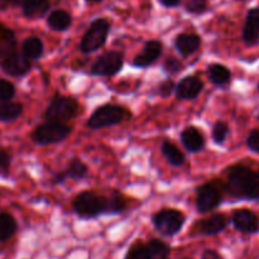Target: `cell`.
Masks as SVG:
<instances>
[{"label":"cell","instance_id":"cell-26","mask_svg":"<svg viewBox=\"0 0 259 259\" xmlns=\"http://www.w3.org/2000/svg\"><path fill=\"white\" fill-rule=\"evenodd\" d=\"M23 114V105L13 101H0V121H13Z\"/></svg>","mask_w":259,"mask_h":259},{"label":"cell","instance_id":"cell-15","mask_svg":"<svg viewBox=\"0 0 259 259\" xmlns=\"http://www.w3.org/2000/svg\"><path fill=\"white\" fill-rule=\"evenodd\" d=\"M242 38L247 46H254L259 42V7L248 10Z\"/></svg>","mask_w":259,"mask_h":259},{"label":"cell","instance_id":"cell-42","mask_svg":"<svg viewBox=\"0 0 259 259\" xmlns=\"http://www.w3.org/2000/svg\"><path fill=\"white\" fill-rule=\"evenodd\" d=\"M9 0H0V10L3 9H7L9 7Z\"/></svg>","mask_w":259,"mask_h":259},{"label":"cell","instance_id":"cell-24","mask_svg":"<svg viewBox=\"0 0 259 259\" xmlns=\"http://www.w3.org/2000/svg\"><path fill=\"white\" fill-rule=\"evenodd\" d=\"M17 220L8 212H0V242H7L17 233Z\"/></svg>","mask_w":259,"mask_h":259},{"label":"cell","instance_id":"cell-8","mask_svg":"<svg viewBox=\"0 0 259 259\" xmlns=\"http://www.w3.org/2000/svg\"><path fill=\"white\" fill-rule=\"evenodd\" d=\"M124 65L123 55L118 51H110L99 56L90 67L91 76H113L120 72Z\"/></svg>","mask_w":259,"mask_h":259},{"label":"cell","instance_id":"cell-44","mask_svg":"<svg viewBox=\"0 0 259 259\" xmlns=\"http://www.w3.org/2000/svg\"><path fill=\"white\" fill-rule=\"evenodd\" d=\"M184 259H191V258H184Z\"/></svg>","mask_w":259,"mask_h":259},{"label":"cell","instance_id":"cell-34","mask_svg":"<svg viewBox=\"0 0 259 259\" xmlns=\"http://www.w3.org/2000/svg\"><path fill=\"white\" fill-rule=\"evenodd\" d=\"M185 9L192 14H201L206 10V0H187Z\"/></svg>","mask_w":259,"mask_h":259},{"label":"cell","instance_id":"cell-31","mask_svg":"<svg viewBox=\"0 0 259 259\" xmlns=\"http://www.w3.org/2000/svg\"><path fill=\"white\" fill-rule=\"evenodd\" d=\"M15 96V86L5 78H0V101H12Z\"/></svg>","mask_w":259,"mask_h":259},{"label":"cell","instance_id":"cell-41","mask_svg":"<svg viewBox=\"0 0 259 259\" xmlns=\"http://www.w3.org/2000/svg\"><path fill=\"white\" fill-rule=\"evenodd\" d=\"M27 2V0H9V4L13 5V7H23V4Z\"/></svg>","mask_w":259,"mask_h":259},{"label":"cell","instance_id":"cell-13","mask_svg":"<svg viewBox=\"0 0 259 259\" xmlns=\"http://www.w3.org/2000/svg\"><path fill=\"white\" fill-rule=\"evenodd\" d=\"M204 90V82L197 76H186L176 85L179 100H194Z\"/></svg>","mask_w":259,"mask_h":259},{"label":"cell","instance_id":"cell-11","mask_svg":"<svg viewBox=\"0 0 259 259\" xmlns=\"http://www.w3.org/2000/svg\"><path fill=\"white\" fill-rule=\"evenodd\" d=\"M233 227L244 234H255L259 232V218L249 209H238L232 214Z\"/></svg>","mask_w":259,"mask_h":259},{"label":"cell","instance_id":"cell-3","mask_svg":"<svg viewBox=\"0 0 259 259\" xmlns=\"http://www.w3.org/2000/svg\"><path fill=\"white\" fill-rule=\"evenodd\" d=\"M72 209L81 219H95L106 214V197L98 192L82 191L73 199Z\"/></svg>","mask_w":259,"mask_h":259},{"label":"cell","instance_id":"cell-2","mask_svg":"<svg viewBox=\"0 0 259 259\" xmlns=\"http://www.w3.org/2000/svg\"><path fill=\"white\" fill-rule=\"evenodd\" d=\"M132 114L125 108L114 104H105L100 105L94 110L90 118L88 119V126L93 131L106 128V126H114L128 120Z\"/></svg>","mask_w":259,"mask_h":259},{"label":"cell","instance_id":"cell-20","mask_svg":"<svg viewBox=\"0 0 259 259\" xmlns=\"http://www.w3.org/2000/svg\"><path fill=\"white\" fill-rule=\"evenodd\" d=\"M207 76L215 86H227L232 81V72L222 63H211L207 67Z\"/></svg>","mask_w":259,"mask_h":259},{"label":"cell","instance_id":"cell-38","mask_svg":"<svg viewBox=\"0 0 259 259\" xmlns=\"http://www.w3.org/2000/svg\"><path fill=\"white\" fill-rule=\"evenodd\" d=\"M14 35V32H13L10 28L5 27V25H3L2 23H0V39H4V38H9V37H13Z\"/></svg>","mask_w":259,"mask_h":259},{"label":"cell","instance_id":"cell-29","mask_svg":"<svg viewBox=\"0 0 259 259\" xmlns=\"http://www.w3.org/2000/svg\"><path fill=\"white\" fill-rule=\"evenodd\" d=\"M228 136H229V125L223 120L215 121L211 129V138L214 143L222 146V144L225 143Z\"/></svg>","mask_w":259,"mask_h":259},{"label":"cell","instance_id":"cell-19","mask_svg":"<svg viewBox=\"0 0 259 259\" xmlns=\"http://www.w3.org/2000/svg\"><path fill=\"white\" fill-rule=\"evenodd\" d=\"M52 4V0H27L22 7L23 15L29 19L40 18L50 10Z\"/></svg>","mask_w":259,"mask_h":259},{"label":"cell","instance_id":"cell-10","mask_svg":"<svg viewBox=\"0 0 259 259\" xmlns=\"http://www.w3.org/2000/svg\"><path fill=\"white\" fill-rule=\"evenodd\" d=\"M32 61L28 60L23 53L13 52L0 61V67L7 75L13 77H22L27 75L32 68Z\"/></svg>","mask_w":259,"mask_h":259},{"label":"cell","instance_id":"cell-21","mask_svg":"<svg viewBox=\"0 0 259 259\" xmlns=\"http://www.w3.org/2000/svg\"><path fill=\"white\" fill-rule=\"evenodd\" d=\"M45 46L40 38L28 37L22 43V53L29 61H38L43 56Z\"/></svg>","mask_w":259,"mask_h":259},{"label":"cell","instance_id":"cell-40","mask_svg":"<svg viewBox=\"0 0 259 259\" xmlns=\"http://www.w3.org/2000/svg\"><path fill=\"white\" fill-rule=\"evenodd\" d=\"M159 3H161L163 7L175 8V7H177V5H180L181 0H159Z\"/></svg>","mask_w":259,"mask_h":259},{"label":"cell","instance_id":"cell-33","mask_svg":"<svg viewBox=\"0 0 259 259\" xmlns=\"http://www.w3.org/2000/svg\"><path fill=\"white\" fill-rule=\"evenodd\" d=\"M10 164H12V157L7 151H0V177H8L10 172Z\"/></svg>","mask_w":259,"mask_h":259},{"label":"cell","instance_id":"cell-37","mask_svg":"<svg viewBox=\"0 0 259 259\" xmlns=\"http://www.w3.org/2000/svg\"><path fill=\"white\" fill-rule=\"evenodd\" d=\"M201 259H223L222 255L214 249H206L202 252Z\"/></svg>","mask_w":259,"mask_h":259},{"label":"cell","instance_id":"cell-39","mask_svg":"<svg viewBox=\"0 0 259 259\" xmlns=\"http://www.w3.org/2000/svg\"><path fill=\"white\" fill-rule=\"evenodd\" d=\"M67 179L68 177H67V175H66V172H57V174L53 176L52 182L55 185H61V184H63V182H65Z\"/></svg>","mask_w":259,"mask_h":259},{"label":"cell","instance_id":"cell-32","mask_svg":"<svg viewBox=\"0 0 259 259\" xmlns=\"http://www.w3.org/2000/svg\"><path fill=\"white\" fill-rule=\"evenodd\" d=\"M15 47H17L15 35L0 39V61L7 57V56L12 55L13 52H15Z\"/></svg>","mask_w":259,"mask_h":259},{"label":"cell","instance_id":"cell-12","mask_svg":"<svg viewBox=\"0 0 259 259\" xmlns=\"http://www.w3.org/2000/svg\"><path fill=\"white\" fill-rule=\"evenodd\" d=\"M163 52V45L159 40H148L144 45L143 51L134 57L132 65L137 68H147L153 65Z\"/></svg>","mask_w":259,"mask_h":259},{"label":"cell","instance_id":"cell-6","mask_svg":"<svg viewBox=\"0 0 259 259\" xmlns=\"http://www.w3.org/2000/svg\"><path fill=\"white\" fill-rule=\"evenodd\" d=\"M110 32V23L105 18H98L89 25L80 42V51L82 53H93L105 45Z\"/></svg>","mask_w":259,"mask_h":259},{"label":"cell","instance_id":"cell-14","mask_svg":"<svg viewBox=\"0 0 259 259\" xmlns=\"http://www.w3.org/2000/svg\"><path fill=\"white\" fill-rule=\"evenodd\" d=\"M228 227V219L224 214H214L207 219L201 220L195 225V234L205 235H217L219 233L224 232L225 228Z\"/></svg>","mask_w":259,"mask_h":259},{"label":"cell","instance_id":"cell-5","mask_svg":"<svg viewBox=\"0 0 259 259\" xmlns=\"http://www.w3.org/2000/svg\"><path fill=\"white\" fill-rule=\"evenodd\" d=\"M72 132L68 124L60 121H46L38 125L30 134V138L38 146H50L65 141Z\"/></svg>","mask_w":259,"mask_h":259},{"label":"cell","instance_id":"cell-25","mask_svg":"<svg viewBox=\"0 0 259 259\" xmlns=\"http://www.w3.org/2000/svg\"><path fill=\"white\" fill-rule=\"evenodd\" d=\"M65 172L68 179L75 180V181H81L85 177H88L89 167L81 158H73L68 162Z\"/></svg>","mask_w":259,"mask_h":259},{"label":"cell","instance_id":"cell-17","mask_svg":"<svg viewBox=\"0 0 259 259\" xmlns=\"http://www.w3.org/2000/svg\"><path fill=\"white\" fill-rule=\"evenodd\" d=\"M181 143L191 153H197L205 147V137L196 126H187L181 133Z\"/></svg>","mask_w":259,"mask_h":259},{"label":"cell","instance_id":"cell-7","mask_svg":"<svg viewBox=\"0 0 259 259\" xmlns=\"http://www.w3.org/2000/svg\"><path fill=\"white\" fill-rule=\"evenodd\" d=\"M152 223L159 234L164 237H174L181 232L186 223V217L180 210L166 207L153 215Z\"/></svg>","mask_w":259,"mask_h":259},{"label":"cell","instance_id":"cell-27","mask_svg":"<svg viewBox=\"0 0 259 259\" xmlns=\"http://www.w3.org/2000/svg\"><path fill=\"white\" fill-rule=\"evenodd\" d=\"M152 259H168L171 254V248L161 239H151L147 243Z\"/></svg>","mask_w":259,"mask_h":259},{"label":"cell","instance_id":"cell-43","mask_svg":"<svg viewBox=\"0 0 259 259\" xmlns=\"http://www.w3.org/2000/svg\"><path fill=\"white\" fill-rule=\"evenodd\" d=\"M86 2L88 3H100V2H103V0H86Z\"/></svg>","mask_w":259,"mask_h":259},{"label":"cell","instance_id":"cell-46","mask_svg":"<svg viewBox=\"0 0 259 259\" xmlns=\"http://www.w3.org/2000/svg\"><path fill=\"white\" fill-rule=\"evenodd\" d=\"M258 119H259V115H258Z\"/></svg>","mask_w":259,"mask_h":259},{"label":"cell","instance_id":"cell-18","mask_svg":"<svg viewBox=\"0 0 259 259\" xmlns=\"http://www.w3.org/2000/svg\"><path fill=\"white\" fill-rule=\"evenodd\" d=\"M72 24V17L63 9H56L47 17V25L56 32H65Z\"/></svg>","mask_w":259,"mask_h":259},{"label":"cell","instance_id":"cell-45","mask_svg":"<svg viewBox=\"0 0 259 259\" xmlns=\"http://www.w3.org/2000/svg\"><path fill=\"white\" fill-rule=\"evenodd\" d=\"M258 90H259V82H258Z\"/></svg>","mask_w":259,"mask_h":259},{"label":"cell","instance_id":"cell-35","mask_svg":"<svg viewBox=\"0 0 259 259\" xmlns=\"http://www.w3.org/2000/svg\"><path fill=\"white\" fill-rule=\"evenodd\" d=\"M174 91H176V83L172 78H167L158 85V94L162 98H168Z\"/></svg>","mask_w":259,"mask_h":259},{"label":"cell","instance_id":"cell-9","mask_svg":"<svg viewBox=\"0 0 259 259\" xmlns=\"http://www.w3.org/2000/svg\"><path fill=\"white\" fill-rule=\"evenodd\" d=\"M223 202V194L217 185L204 184L196 190V209L199 212H209Z\"/></svg>","mask_w":259,"mask_h":259},{"label":"cell","instance_id":"cell-16","mask_svg":"<svg viewBox=\"0 0 259 259\" xmlns=\"http://www.w3.org/2000/svg\"><path fill=\"white\" fill-rule=\"evenodd\" d=\"M201 42V37L196 33H180L175 38V48L182 57H187L199 51Z\"/></svg>","mask_w":259,"mask_h":259},{"label":"cell","instance_id":"cell-1","mask_svg":"<svg viewBox=\"0 0 259 259\" xmlns=\"http://www.w3.org/2000/svg\"><path fill=\"white\" fill-rule=\"evenodd\" d=\"M227 192L234 200H259V172L234 164L227 172Z\"/></svg>","mask_w":259,"mask_h":259},{"label":"cell","instance_id":"cell-30","mask_svg":"<svg viewBox=\"0 0 259 259\" xmlns=\"http://www.w3.org/2000/svg\"><path fill=\"white\" fill-rule=\"evenodd\" d=\"M162 67H163L164 72H167L168 75H176V73L181 72V71L184 70V63H182L179 58L169 56V57H167L166 60L163 61Z\"/></svg>","mask_w":259,"mask_h":259},{"label":"cell","instance_id":"cell-36","mask_svg":"<svg viewBox=\"0 0 259 259\" xmlns=\"http://www.w3.org/2000/svg\"><path fill=\"white\" fill-rule=\"evenodd\" d=\"M247 146L254 153L259 154V131L258 129H253L249 133L247 138Z\"/></svg>","mask_w":259,"mask_h":259},{"label":"cell","instance_id":"cell-22","mask_svg":"<svg viewBox=\"0 0 259 259\" xmlns=\"http://www.w3.org/2000/svg\"><path fill=\"white\" fill-rule=\"evenodd\" d=\"M161 152L166 159L168 161V163L174 167H181L185 163V154L180 151V148L177 146H175L172 142L164 141L161 146Z\"/></svg>","mask_w":259,"mask_h":259},{"label":"cell","instance_id":"cell-4","mask_svg":"<svg viewBox=\"0 0 259 259\" xmlns=\"http://www.w3.org/2000/svg\"><path fill=\"white\" fill-rule=\"evenodd\" d=\"M78 113H80V105L76 99L71 98V96L56 95L51 100L43 116L47 121L67 123V121L75 119Z\"/></svg>","mask_w":259,"mask_h":259},{"label":"cell","instance_id":"cell-28","mask_svg":"<svg viewBox=\"0 0 259 259\" xmlns=\"http://www.w3.org/2000/svg\"><path fill=\"white\" fill-rule=\"evenodd\" d=\"M124 259H152L147 244H144L142 240H137L129 247Z\"/></svg>","mask_w":259,"mask_h":259},{"label":"cell","instance_id":"cell-23","mask_svg":"<svg viewBox=\"0 0 259 259\" xmlns=\"http://www.w3.org/2000/svg\"><path fill=\"white\" fill-rule=\"evenodd\" d=\"M128 206V201L121 192L113 190L106 196V214H120Z\"/></svg>","mask_w":259,"mask_h":259}]
</instances>
